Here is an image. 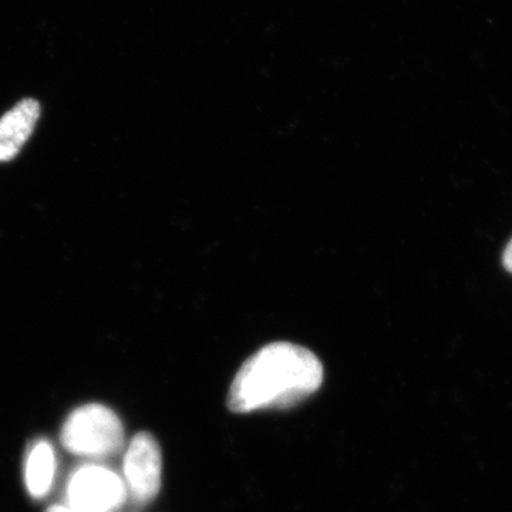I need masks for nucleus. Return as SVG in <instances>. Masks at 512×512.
Listing matches in <instances>:
<instances>
[{"label":"nucleus","mask_w":512,"mask_h":512,"mask_svg":"<svg viewBox=\"0 0 512 512\" xmlns=\"http://www.w3.org/2000/svg\"><path fill=\"white\" fill-rule=\"evenodd\" d=\"M323 366L311 350L288 342L259 349L231 383L228 409L234 413L289 409L318 392Z\"/></svg>","instance_id":"obj_1"},{"label":"nucleus","mask_w":512,"mask_h":512,"mask_svg":"<svg viewBox=\"0 0 512 512\" xmlns=\"http://www.w3.org/2000/svg\"><path fill=\"white\" fill-rule=\"evenodd\" d=\"M60 439L63 447L76 456L110 457L123 450L124 429L119 416L109 407L86 404L64 421Z\"/></svg>","instance_id":"obj_2"},{"label":"nucleus","mask_w":512,"mask_h":512,"mask_svg":"<svg viewBox=\"0 0 512 512\" xmlns=\"http://www.w3.org/2000/svg\"><path fill=\"white\" fill-rule=\"evenodd\" d=\"M67 507L74 512H114L127 500L124 481L109 468L84 466L74 471L66 490Z\"/></svg>","instance_id":"obj_3"},{"label":"nucleus","mask_w":512,"mask_h":512,"mask_svg":"<svg viewBox=\"0 0 512 512\" xmlns=\"http://www.w3.org/2000/svg\"><path fill=\"white\" fill-rule=\"evenodd\" d=\"M163 456L157 440L150 433H138L124 456V484L134 504L151 503L160 493Z\"/></svg>","instance_id":"obj_4"},{"label":"nucleus","mask_w":512,"mask_h":512,"mask_svg":"<svg viewBox=\"0 0 512 512\" xmlns=\"http://www.w3.org/2000/svg\"><path fill=\"white\" fill-rule=\"evenodd\" d=\"M40 117V104L35 99L19 101L0 117V161L13 160L32 136Z\"/></svg>","instance_id":"obj_5"},{"label":"nucleus","mask_w":512,"mask_h":512,"mask_svg":"<svg viewBox=\"0 0 512 512\" xmlns=\"http://www.w3.org/2000/svg\"><path fill=\"white\" fill-rule=\"evenodd\" d=\"M55 450L49 441H36L26 460L25 481L29 494L42 500L50 493L55 478Z\"/></svg>","instance_id":"obj_6"},{"label":"nucleus","mask_w":512,"mask_h":512,"mask_svg":"<svg viewBox=\"0 0 512 512\" xmlns=\"http://www.w3.org/2000/svg\"><path fill=\"white\" fill-rule=\"evenodd\" d=\"M503 264L508 272H512V239L510 241V244L507 245V248H505L503 255Z\"/></svg>","instance_id":"obj_7"},{"label":"nucleus","mask_w":512,"mask_h":512,"mask_svg":"<svg viewBox=\"0 0 512 512\" xmlns=\"http://www.w3.org/2000/svg\"><path fill=\"white\" fill-rule=\"evenodd\" d=\"M46 512H74L70 510L69 507H64V505H52Z\"/></svg>","instance_id":"obj_8"}]
</instances>
